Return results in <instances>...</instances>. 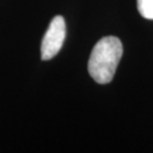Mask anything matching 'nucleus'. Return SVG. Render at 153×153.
I'll return each instance as SVG.
<instances>
[{
	"instance_id": "obj_1",
	"label": "nucleus",
	"mask_w": 153,
	"mask_h": 153,
	"mask_svg": "<svg viewBox=\"0 0 153 153\" xmlns=\"http://www.w3.org/2000/svg\"><path fill=\"white\" fill-rule=\"evenodd\" d=\"M123 56V44L116 36H105L99 40L90 56L88 69L93 79L99 84L112 81Z\"/></svg>"
},
{
	"instance_id": "obj_2",
	"label": "nucleus",
	"mask_w": 153,
	"mask_h": 153,
	"mask_svg": "<svg viewBox=\"0 0 153 153\" xmlns=\"http://www.w3.org/2000/svg\"><path fill=\"white\" fill-rule=\"evenodd\" d=\"M66 38V23L62 16H56L50 22V25L44 34L41 43L42 60H50L55 57L64 44Z\"/></svg>"
},
{
	"instance_id": "obj_3",
	"label": "nucleus",
	"mask_w": 153,
	"mask_h": 153,
	"mask_svg": "<svg viewBox=\"0 0 153 153\" xmlns=\"http://www.w3.org/2000/svg\"><path fill=\"white\" fill-rule=\"evenodd\" d=\"M137 9L146 19H153V0H137Z\"/></svg>"
}]
</instances>
